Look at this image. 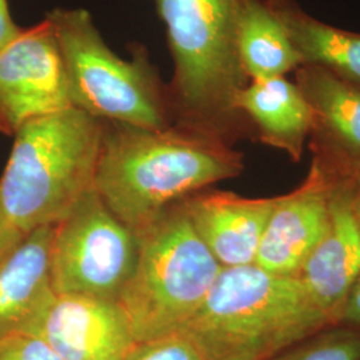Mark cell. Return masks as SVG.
I'll return each mask as SVG.
<instances>
[{"label": "cell", "instance_id": "cell-25", "mask_svg": "<svg viewBox=\"0 0 360 360\" xmlns=\"http://www.w3.org/2000/svg\"><path fill=\"white\" fill-rule=\"evenodd\" d=\"M348 181L351 184V188H352L354 195H360V169Z\"/></svg>", "mask_w": 360, "mask_h": 360}, {"label": "cell", "instance_id": "cell-13", "mask_svg": "<svg viewBox=\"0 0 360 360\" xmlns=\"http://www.w3.org/2000/svg\"><path fill=\"white\" fill-rule=\"evenodd\" d=\"M276 198L230 191L193 193L180 205L200 240L221 267L254 264Z\"/></svg>", "mask_w": 360, "mask_h": 360}, {"label": "cell", "instance_id": "cell-8", "mask_svg": "<svg viewBox=\"0 0 360 360\" xmlns=\"http://www.w3.org/2000/svg\"><path fill=\"white\" fill-rule=\"evenodd\" d=\"M72 107L65 62L50 19L23 28L0 50V132Z\"/></svg>", "mask_w": 360, "mask_h": 360}, {"label": "cell", "instance_id": "cell-26", "mask_svg": "<svg viewBox=\"0 0 360 360\" xmlns=\"http://www.w3.org/2000/svg\"><path fill=\"white\" fill-rule=\"evenodd\" d=\"M221 360H264L257 358V356H252V355H235V356H230V358H224Z\"/></svg>", "mask_w": 360, "mask_h": 360}, {"label": "cell", "instance_id": "cell-9", "mask_svg": "<svg viewBox=\"0 0 360 360\" xmlns=\"http://www.w3.org/2000/svg\"><path fill=\"white\" fill-rule=\"evenodd\" d=\"M335 174L312 159L294 191L276 196L255 264L279 275H297L327 230Z\"/></svg>", "mask_w": 360, "mask_h": 360}, {"label": "cell", "instance_id": "cell-20", "mask_svg": "<svg viewBox=\"0 0 360 360\" xmlns=\"http://www.w3.org/2000/svg\"><path fill=\"white\" fill-rule=\"evenodd\" d=\"M0 360H62L37 335L16 334L0 340Z\"/></svg>", "mask_w": 360, "mask_h": 360}, {"label": "cell", "instance_id": "cell-14", "mask_svg": "<svg viewBox=\"0 0 360 360\" xmlns=\"http://www.w3.org/2000/svg\"><path fill=\"white\" fill-rule=\"evenodd\" d=\"M53 236L55 226L37 229L0 262V340L27 334L55 299Z\"/></svg>", "mask_w": 360, "mask_h": 360}, {"label": "cell", "instance_id": "cell-11", "mask_svg": "<svg viewBox=\"0 0 360 360\" xmlns=\"http://www.w3.org/2000/svg\"><path fill=\"white\" fill-rule=\"evenodd\" d=\"M295 84L311 111L315 160L349 180L360 169V87L318 65L295 70Z\"/></svg>", "mask_w": 360, "mask_h": 360}, {"label": "cell", "instance_id": "cell-22", "mask_svg": "<svg viewBox=\"0 0 360 360\" xmlns=\"http://www.w3.org/2000/svg\"><path fill=\"white\" fill-rule=\"evenodd\" d=\"M23 238L25 235L15 230L0 211V262L13 251Z\"/></svg>", "mask_w": 360, "mask_h": 360}, {"label": "cell", "instance_id": "cell-7", "mask_svg": "<svg viewBox=\"0 0 360 360\" xmlns=\"http://www.w3.org/2000/svg\"><path fill=\"white\" fill-rule=\"evenodd\" d=\"M138 235L105 206L96 190L86 193L55 224L52 288L56 295L117 302L134 270Z\"/></svg>", "mask_w": 360, "mask_h": 360}, {"label": "cell", "instance_id": "cell-18", "mask_svg": "<svg viewBox=\"0 0 360 360\" xmlns=\"http://www.w3.org/2000/svg\"><path fill=\"white\" fill-rule=\"evenodd\" d=\"M271 360H360V330L326 327Z\"/></svg>", "mask_w": 360, "mask_h": 360}, {"label": "cell", "instance_id": "cell-24", "mask_svg": "<svg viewBox=\"0 0 360 360\" xmlns=\"http://www.w3.org/2000/svg\"><path fill=\"white\" fill-rule=\"evenodd\" d=\"M352 211H354V215H355V219H356V223H358L360 231V195H354L352 196Z\"/></svg>", "mask_w": 360, "mask_h": 360}, {"label": "cell", "instance_id": "cell-12", "mask_svg": "<svg viewBox=\"0 0 360 360\" xmlns=\"http://www.w3.org/2000/svg\"><path fill=\"white\" fill-rule=\"evenodd\" d=\"M352 196L349 181L335 175L327 230L297 274L312 303L331 326L360 272V231Z\"/></svg>", "mask_w": 360, "mask_h": 360}, {"label": "cell", "instance_id": "cell-2", "mask_svg": "<svg viewBox=\"0 0 360 360\" xmlns=\"http://www.w3.org/2000/svg\"><path fill=\"white\" fill-rule=\"evenodd\" d=\"M167 27L174 74L167 91L175 124L229 144L251 129L236 108L250 83L238 49L247 0H155Z\"/></svg>", "mask_w": 360, "mask_h": 360}, {"label": "cell", "instance_id": "cell-17", "mask_svg": "<svg viewBox=\"0 0 360 360\" xmlns=\"http://www.w3.org/2000/svg\"><path fill=\"white\" fill-rule=\"evenodd\" d=\"M238 49L251 80L284 77L303 65L282 23L264 0H247L239 18Z\"/></svg>", "mask_w": 360, "mask_h": 360}, {"label": "cell", "instance_id": "cell-1", "mask_svg": "<svg viewBox=\"0 0 360 360\" xmlns=\"http://www.w3.org/2000/svg\"><path fill=\"white\" fill-rule=\"evenodd\" d=\"M245 168L231 144L171 124L146 129L104 122L95 190L105 206L139 232L171 207Z\"/></svg>", "mask_w": 360, "mask_h": 360}, {"label": "cell", "instance_id": "cell-4", "mask_svg": "<svg viewBox=\"0 0 360 360\" xmlns=\"http://www.w3.org/2000/svg\"><path fill=\"white\" fill-rule=\"evenodd\" d=\"M331 323L297 275L254 264L223 267L200 309L180 330L215 360L252 355L271 360Z\"/></svg>", "mask_w": 360, "mask_h": 360}, {"label": "cell", "instance_id": "cell-15", "mask_svg": "<svg viewBox=\"0 0 360 360\" xmlns=\"http://www.w3.org/2000/svg\"><path fill=\"white\" fill-rule=\"evenodd\" d=\"M262 143L300 162L311 129V111L295 83L284 77L251 80L236 99Z\"/></svg>", "mask_w": 360, "mask_h": 360}, {"label": "cell", "instance_id": "cell-3", "mask_svg": "<svg viewBox=\"0 0 360 360\" xmlns=\"http://www.w3.org/2000/svg\"><path fill=\"white\" fill-rule=\"evenodd\" d=\"M104 120L70 107L26 122L0 178V211L27 233L55 226L95 190Z\"/></svg>", "mask_w": 360, "mask_h": 360}, {"label": "cell", "instance_id": "cell-19", "mask_svg": "<svg viewBox=\"0 0 360 360\" xmlns=\"http://www.w3.org/2000/svg\"><path fill=\"white\" fill-rule=\"evenodd\" d=\"M126 360H215L183 330L141 342Z\"/></svg>", "mask_w": 360, "mask_h": 360}, {"label": "cell", "instance_id": "cell-23", "mask_svg": "<svg viewBox=\"0 0 360 360\" xmlns=\"http://www.w3.org/2000/svg\"><path fill=\"white\" fill-rule=\"evenodd\" d=\"M23 28L15 25L7 0H0V50L16 38Z\"/></svg>", "mask_w": 360, "mask_h": 360}, {"label": "cell", "instance_id": "cell-5", "mask_svg": "<svg viewBox=\"0 0 360 360\" xmlns=\"http://www.w3.org/2000/svg\"><path fill=\"white\" fill-rule=\"evenodd\" d=\"M136 235V262L116 303L141 343L188 322L223 267L180 203Z\"/></svg>", "mask_w": 360, "mask_h": 360}, {"label": "cell", "instance_id": "cell-16", "mask_svg": "<svg viewBox=\"0 0 360 360\" xmlns=\"http://www.w3.org/2000/svg\"><path fill=\"white\" fill-rule=\"evenodd\" d=\"M284 27L303 65H318L360 87V34L314 18L296 0H264Z\"/></svg>", "mask_w": 360, "mask_h": 360}, {"label": "cell", "instance_id": "cell-6", "mask_svg": "<svg viewBox=\"0 0 360 360\" xmlns=\"http://www.w3.org/2000/svg\"><path fill=\"white\" fill-rule=\"evenodd\" d=\"M65 62L72 107L104 122L146 129L171 126L166 86L147 52L129 60L108 49L86 10L47 13Z\"/></svg>", "mask_w": 360, "mask_h": 360}, {"label": "cell", "instance_id": "cell-10", "mask_svg": "<svg viewBox=\"0 0 360 360\" xmlns=\"http://www.w3.org/2000/svg\"><path fill=\"white\" fill-rule=\"evenodd\" d=\"M27 334L62 360H126L139 343L116 302L74 294L55 296Z\"/></svg>", "mask_w": 360, "mask_h": 360}, {"label": "cell", "instance_id": "cell-21", "mask_svg": "<svg viewBox=\"0 0 360 360\" xmlns=\"http://www.w3.org/2000/svg\"><path fill=\"white\" fill-rule=\"evenodd\" d=\"M335 326H345L360 330V272L348 290Z\"/></svg>", "mask_w": 360, "mask_h": 360}]
</instances>
